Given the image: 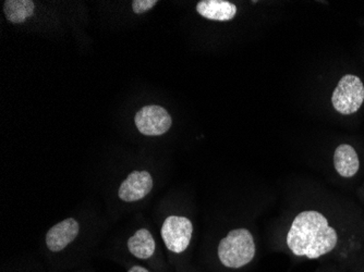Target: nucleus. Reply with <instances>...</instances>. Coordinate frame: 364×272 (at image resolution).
I'll list each match as a JSON object with an SVG mask.
<instances>
[{
    "label": "nucleus",
    "instance_id": "f257e3e1",
    "mask_svg": "<svg viewBox=\"0 0 364 272\" xmlns=\"http://www.w3.org/2000/svg\"><path fill=\"white\" fill-rule=\"evenodd\" d=\"M286 242L294 256L318 259L336 247L338 235L324 214L306 210L292 221Z\"/></svg>",
    "mask_w": 364,
    "mask_h": 272
},
{
    "label": "nucleus",
    "instance_id": "f03ea898",
    "mask_svg": "<svg viewBox=\"0 0 364 272\" xmlns=\"http://www.w3.org/2000/svg\"><path fill=\"white\" fill-rule=\"evenodd\" d=\"M255 239L247 229L231 230L218 245V259L222 265L239 269L250 263L255 256Z\"/></svg>",
    "mask_w": 364,
    "mask_h": 272
},
{
    "label": "nucleus",
    "instance_id": "7ed1b4c3",
    "mask_svg": "<svg viewBox=\"0 0 364 272\" xmlns=\"http://www.w3.org/2000/svg\"><path fill=\"white\" fill-rule=\"evenodd\" d=\"M364 102V85L357 75H346L337 84L332 96V104L341 114H355Z\"/></svg>",
    "mask_w": 364,
    "mask_h": 272
},
{
    "label": "nucleus",
    "instance_id": "20e7f679",
    "mask_svg": "<svg viewBox=\"0 0 364 272\" xmlns=\"http://www.w3.org/2000/svg\"><path fill=\"white\" fill-rule=\"evenodd\" d=\"M193 226L186 217L169 216L164 221L161 234L164 243L169 251L181 254L188 249L191 242Z\"/></svg>",
    "mask_w": 364,
    "mask_h": 272
},
{
    "label": "nucleus",
    "instance_id": "39448f33",
    "mask_svg": "<svg viewBox=\"0 0 364 272\" xmlns=\"http://www.w3.org/2000/svg\"><path fill=\"white\" fill-rule=\"evenodd\" d=\"M136 128L142 134L159 136L166 133L171 126V116L161 106H145L134 118Z\"/></svg>",
    "mask_w": 364,
    "mask_h": 272
},
{
    "label": "nucleus",
    "instance_id": "423d86ee",
    "mask_svg": "<svg viewBox=\"0 0 364 272\" xmlns=\"http://www.w3.org/2000/svg\"><path fill=\"white\" fill-rule=\"evenodd\" d=\"M153 189V178L147 171H134L119 187L120 200L127 202H138L149 195Z\"/></svg>",
    "mask_w": 364,
    "mask_h": 272
},
{
    "label": "nucleus",
    "instance_id": "0eeeda50",
    "mask_svg": "<svg viewBox=\"0 0 364 272\" xmlns=\"http://www.w3.org/2000/svg\"><path fill=\"white\" fill-rule=\"evenodd\" d=\"M79 234V224L73 218L65 219L55 224L46 234V245L49 251L58 253L68 246Z\"/></svg>",
    "mask_w": 364,
    "mask_h": 272
},
{
    "label": "nucleus",
    "instance_id": "6e6552de",
    "mask_svg": "<svg viewBox=\"0 0 364 272\" xmlns=\"http://www.w3.org/2000/svg\"><path fill=\"white\" fill-rule=\"evenodd\" d=\"M198 14L213 21H230L237 13V7L226 0H202L196 5Z\"/></svg>",
    "mask_w": 364,
    "mask_h": 272
},
{
    "label": "nucleus",
    "instance_id": "1a4fd4ad",
    "mask_svg": "<svg viewBox=\"0 0 364 272\" xmlns=\"http://www.w3.org/2000/svg\"><path fill=\"white\" fill-rule=\"evenodd\" d=\"M334 165L341 177H355L360 168L359 157L355 149L349 144L339 145L335 151Z\"/></svg>",
    "mask_w": 364,
    "mask_h": 272
},
{
    "label": "nucleus",
    "instance_id": "9d476101",
    "mask_svg": "<svg viewBox=\"0 0 364 272\" xmlns=\"http://www.w3.org/2000/svg\"><path fill=\"white\" fill-rule=\"evenodd\" d=\"M155 241L150 231L140 229L129 239L128 249L134 256L140 259H147L153 256L155 251Z\"/></svg>",
    "mask_w": 364,
    "mask_h": 272
},
{
    "label": "nucleus",
    "instance_id": "9b49d317",
    "mask_svg": "<svg viewBox=\"0 0 364 272\" xmlns=\"http://www.w3.org/2000/svg\"><path fill=\"white\" fill-rule=\"evenodd\" d=\"M36 5L31 0H7L4 4V12L8 21L22 23L34 13Z\"/></svg>",
    "mask_w": 364,
    "mask_h": 272
},
{
    "label": "nucleus",
    "instance_id": "f8f14e48",
    "mask_svg": "<svg viewBox=\"0 0 364 272\" xmlns=\"http://www.w3.org/2000/svg\"><path fill=\"white\" fill-rule=\"evenodd\" d=\"M156 4H159L157 0H134L132 3V9L134 13L140 14L152 9Z\"/></svg>",
    "mask_w": 364,
    "mask_h": 272
},
{
    "label": "nucleus",
    "instance_id": "ddd939ff",
    "mask_svg": "<svg viewBox=\"0 0 364 272\" xmlns=\"http://www.w3.org/2000/svg\"><path fill=\"white\" fill-rule=\"evenodd\" d=\"M128 272H150L149 270L145 269V268L141 267V266H134V267L131 268Z\"/></svg>",
    "mask_w": 364,
    "mask_h": 272
}]
</instances>
